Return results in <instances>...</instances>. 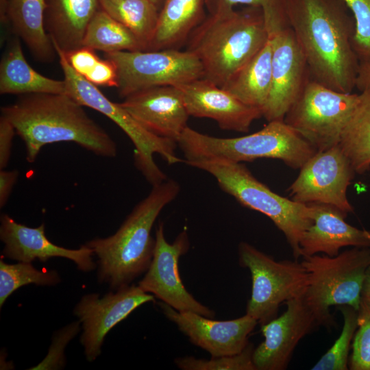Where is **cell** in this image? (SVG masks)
Masks as SVG:
<instances>
[{"label": "cell", "mask_w": 370, "mask_h": 370, "mask_svg": "<svg viewBox=\"0 0 370 370\" xmlns=\"http://www.w3.org/2000/svg\"><path fill=\"white\" fill-rule=\"evenodd\" d=\"M16 134L13 125L4 116L0 117V170L4 169L10 160L12 140Z\"/></svg>", "instance_id": "74e56055"}, {"label": "cell", "mask_w": 370, "mask_h": 370, "mask_svg": "<svg viewBox=\"0 0 370 370\" xmlns=\"http://www.w3.org/2000/svg\"><path fill=\"white\" fill-rule=\"evenodd\" d=\"M182 92L188 114L208 118L224 130L247 132L262 111L247 106L227 90L201 78L176 86Z\"/></svg>", "instance_id": "d6986e66"}, {"label": "cell", "mask_w": 370, "mask_h": 370, "mask_svg": "<svg viewBox=\"0 0 370 370\" xmlns=\"http://www.w3.org/2000/svg\"><path fill=\"white\" fill-rule=\"evenodd\" d=\"M205 0H164L147 51L177 49L206 18Z\"/></svg>", "instance_id": "cb8c5ba5"}, {"label": "cell", "mask_w": 370, "mask_h": 370, "mask_svg": "<svg viewBox=\"0 0 370 370\" xmlns=\"http://www.w3.org/2000/svg\"><path fill=\"white\" fill-rule=\"evenodd\" d=\"M79 323L80 321L73 323L59 331L54 336L49 354L45 360L32 369H55L62 367L64 354L59 350L64 352L66 345L77 334Z\"/></svg>", "instance_id": "d590c367"}, {"label": "cell", "mask_w": 370, "mask_h": 370, "mask_svg": "<svg viewBox=\"0 0 370 370\" xmlns=\"http://www.w3.org/2000/svg\"><path fill=\"white\" fill-rule=\"evenodd\" d=\"M158 305L164 316L193 344L211 356L241 352L249 344V336L258 323L247 314L235 319L217 321L194 312L177 311L162 301Z\"/></svg>", "instance_id": "e0dca14e"}, {"label": "cell", "mask_w": 370, "mask_h": 370, "mask_svg": "<svg viewBox=\"0 0 370 370\" xmlns=\"http://www.w3.org/2000/svg\"><path fill=\"white\" fill-rule=\"evenodd\" d=\"M60 281L54 271L36 269L31 262H19L7 264L0 260V306L10 295L23 286L34 284L38 286H53Z\"/></svg>", "instance_id": "f546056e"}, {"label": "cell", "mask_w": 370, "mask_h": 370, "mask_svg": "<svg viewBox=\"0 0 370 370\" xmlns=\"http://www.w3.org/2000/svg\"><path fill=\"white\" fill-rule=\"evenodd\" d=\"M104 56L116 67V88L123 98L147 88L176 86L204 77L200 61L188 50L120 51Z\"/></svg>", "instance_id": "8fae6325"}, {"label": "cell", "mask_w": 370, "mask_h": 370, "mask_svg": "<svg viewBox=\"0 0 370 370\" xmlns=\"http://www.w3.org/2000/svg\"><path fill=\"white\" fill-rule=\"evenodd\" d=\"M45 0H8L7 23L22 39L34 58L42 62L53 60L56 53L45 27Z\"/></svg>", "instance_id": "d4e9b609"}, {"label": "cell", "mask_w": 370, "mask_h": 370, "mask_svg": "<svg viewBox=\"0 0 370 370\" xmlns=\"http://www.w3.org/2000/svg\"><path fill=\"white\" fill-rule=\"evenodd\" d=\"M64 74L67 93L83 106L103 114L116 123L130 138L134 146V160L136 168L153 186L166 180V175L153 160L159 154L169 164L183 162L175 149L177 143L158 136L145 129L119 103L106 97L97 86L78 75L69 64L64 52L54 45Z\"/></svg>", "instance_id": "ba28073f"}, {"label": "cell", "mask_w": 370, "mask_h": 370, "mask_svg": "<svg viewBox=\"0 0 370 370\" xmlns=\"http://www.w3.org/2000/svg\"><path fill=\"white\" fill-rule=\"evenodd\" d=\"M238 254L239 264L252 280L246 314L260 325L277 317L282 304L304 293L308 272L297 260L276 261L247 242L239 243Z\"/></svg>", "instance_id": "9c48e42d"}, {"label": "cell", "mask_w": 370, "mask_h": 370, "mask_svg": "<svg viewBox=\"0 0 370 370\" xmlns=\"http://www.w3.org/2000/svg\"><path fill=\"white\" fill-rule=\"evenodd\" d=\"M100 3L101 9L130 29L147 51L158 23V5L149 0H100Z\"/></svg>", "instance_id": "83f0119b"}, {"label": "cell", "mask_w": 370, "mask_h": 370, "mask_svg": "<svg viewBox=\"0 0 370 370\" xmlns=\"http://www.w3.org/2000/svg\"><path fill=\"white\" fill-rule=\"evenodd\" d=\"M269 37L262 10L248 6L209 14L190 33L186 50L200 61L203 78L222 88Z\"/></svg>", "instance_id": "277c9868"}, {"label": "cell", "mask_w": 370, "mask_h": 370, "mask_svg": "<svg viewBox=\"0 0 370 370\" xmlns=\"http://www.w3.org/2000/svg\"><path fill=\"white\" fill-rule=\"evenodd\" d=\"M0 93L68 94L64 79L45 77L28 64L16 36L9 42L0 62Z\"/></svg>", "instance_id": "603a6c76"}, {"label": "cell", "mask_w": 370, "mask_h": 370, "mask_svg": "<svg viewBox=\"0 0 370 370\" xmlns=\"http://www.w3.org/2000/svg\"><path fill=\"white\" fill-rule=\"evenodd\" d=\"M355 173L339 145L317 151L300 168L288 188L289 196L299 203L327 204L346 214L352 212L347 190Z\"/></svg>", "instance_id": "7c38bea8"}, {"label": "cell", "mask_w": 370, "mask_h": 370, "mask_svg": "<svg viewBox=\"0 0 370 370\" xmlns=\"http://www.w3.org/2000/svg\"><path fill=\"white\" fill-rule=\"evenodd\" d=\"M344 5L340 0H290L288 18L310 77L333 90L352 92L359 61Z\"/></svg>", "instance_id": "6da1fadb"}, {"label": "cell", "mask_w": 370, "mask_h": 370, "mask_svg": "<svg viewBox=\"0 0 370 370\" xmlns=\"http://www.w3.org/2000/svg\"><path fill=\"white\" fill-rule=\"evenodd\" d=\"M0 238L4 244L3 254L18 262H32L35 259L46 262L54 257L73 261L83 271L93 270L97 265L92 260L93 250L86 245L77 249L55 245L46 236L45 224L38 227L17 223L7 214L1 215Z\"/></svg>", "instance_id": "ffe728a7"}, {"label": "cell", "mask_w": 370, "mask_h": 370, "mask_svg": "<svg viewBox=\"0 0 370 370\" xmlns=\"http://www.w3.org/2000/svg\"><path fill=\"white\" fill-rule=\"evenodd\" d=\"M290 0H205L210 13L214 14L234 10L237 5L262 10L265 23L271 36L275 32L290 27L288 18V5Z\"/></svg>", "instance_id": "1f68e13d"}, {"label": "cell", "mask_w": 370, "mask_h": 370, "mask_svg": "<svg viewBox=\"0 0 370 370\" xmlns=\"http://www.w3.org/2000/svg\"><path fill=\"white\" fill-rule=\"evenodd\" d=\"M271 73L272 42L269 37L265 45L222 88L262 112L271 89Z\"/></svg>", "instance_id": "484cf974"}, {"label": "cell", "mask_w": 370, "mask_h": 370, "mask_svg": "<svg viewBox=\"0 0 370 370\" xmlns=\"http://www.w3.org/2000/svg\"><path fill=\"white\" fill-rule=\"evenodd\" d=\"M184 161L221 158L237 162L278 159L298 169L317 150L284 120L269 121L260 130L236 138H218L188 126L177 141Z\"/></svg>", "instance_id": "5b68a950"}, {"label": "cell", "mask_w": 370, "mask_h": 370, "mask_svg": "<svg viewBox=\"0 0 370 370\" xmlns=\"http://www.w3.org/2000/svg\"><path fill=\"white\" fill-rule=\"evenodd\" d=\"M180 191V184L173 179L153 186L114 234L86 243L98 258L100 282L117 289L147 271L156 243L151 236L153 225L162 209Z\"/></svg>", "instance_id": "3957f363"}, {"label": "cell", "mask_w": 370, "mask_h": 370, "mask_svg": "<svg viewBox=\"0 0 370 370\" xmlns=\"http://www.w3.org/2000/svg\"><path fill=\"white\" fill-rule=\"evenodd\" d=\"M153 301L152 294L143 291L138 286L130 284L101 298L97 293L84 295L73 313L82 323L80 342L86 359L92 362L100 355L105 336L112 328L143 304Z\"/></svg>", "instance_id": "5bb4252c"}, {"label": "cell", "mask_w": 370, "mask_h": 370, "mask_svg": "<svg viewBox=\"0 0 370 370\" xmlns=\"http://www.w3.org/2000/svg\"><path fill=\"white\" fill-rule=\"evenodd\" d=\"M356 88L360 92L370 89V63L359 64Z\"/></svg>", "instance_id": "ab89813d"}, {"label": "cell", "mask_w": 370, "mask_h": 370, "mask_svg": "<svg viewBox=\"0 0 370 370\" xmlns=\"http://www.w3.org/2000/svg\"><path fill=\"white\" fill-rule=\"evenodd\" d=\"M308 205L312 222L300 241L301 257L319 253L335 256L345 247H370V231L347 223V214L327 204Z\"/></svg>", "instance_id": "44dd1931"}, {"label": "cell", "mask_w": 370, "mask_h": 370, "mask_svg": "<svg viewBox=\"0 0 370 370\" xmlns=\"http://www.w3.org/2000/svg\"><path fill=\"white\" fill-rule=\"evenodd\" d=\"M302 258L308 276L303 297L319 326L335 325L333 306L349 305L358 310L370 247H353L335 256L317 254Z\"/></svg>", "instance_id": "52a82bcc"}, {"label": "cell", "mask_w": 370, "mask_h": 370, "mask_svg": "<svg viewBox=\"0 0 370 370\" xmlns=\"http://www.w3.org/2000/svg\"><path fill=\"white\" fill-rule=\"evenodd\" d=\"M119 103L153 134L177 143L190 116L182 92L175 86H156L133 93Z\"/></svg>", "instance_id": "ac0fdd59"}, {"label": "cell", "mask_w": 370, "mask_h": 370, "mask_svg": "<svg viewBox=\"0 0 370 370\" xmlns=\"http://www.w3.org/2000/svg\"><path fill=\"white\" fill-rule=\"evenodd\" d=\"M151 1V2L154 3L156 5H158V7L160 8H161L162 4H163V2H164V0H149Z\"/></svg>", "instance_id": "7bdbcfd3"}, {"label": "cell", "mask_w": 370, "mask_h": 370, "mask_svg": "<svg viewBox=\"0 0 370 370\" xmlns=\"http://www.w3.org/2000/svg\"><path fill=\"white\" fill-rule=\"evenodd\" d=\"M23 140L26 160L34 162L46 145L72 142L95 155L114 158L117 147L109 134L68 94L22 95L1 108Z\"/></svg>", "instance_id": "7a4b0ae2"}, {"label": "cell", "mask_w": 370, "mask_h": 370, "mask_svg": "<svg viewBox=\"0 0 370 370\" xmlns=\"http://www.w3.org/2000/svg\"><path fill=\"white\" fill-rule=\"evenodd\" d=\"M155 241L152 260L138 286L177 311L213 318L215 312L198 301L185 288L180 278L179 260L190 247L186 230L182 231L169 243L164 236V223L160 222Z\"/></svg>", "instance_id": "4fadbf2b"}, {"label": "cell", "mask_w": 370, "mask_h": 370, "mask_svg": "<svg viewBox=\"0 0 370 370\" xmlns=\"http://www.w3.org/2000/svg\"><path fill=\"white\" fill-rule=\"evenodd\" d=\"M254 349L253 344L249 343L236 354L211 356L208 360L184 356L175 358L174 362L183 370H256L252 359Z\"/></svg>", "instance_id": "d6a6232c"}, {"label": "cell", "mask_w": 370, "mask_h": 370, "mask_svg": "<svg viewBox=\"0 0 370 370\" xmlns=\"http://www.w3.org/2000/svg\"><path fill=\"white\" fill-rule=\"evenodd\" d=\"M280 316L261 325L264 341L254 348L256 370H284L299 342L319 326L303 295L287 301Z\"/></svg>", "instance_id": "2e32d148"}, {"label": "cell", "mask_w": 370, "mask_h": 370, "mask_svg": "<svg viewBox=\"0 0 370 370\" xmlns=\"http://www.w3.org/2000/svg\"><path fill=\"white\" fill-rule=\"evenodd\" d=\"M348 8L355 21L352 38L359 64L370 63V0H340Z\"/></svg>", "instance_id": "e575fe53"}, {"label": "cell", "mask_w": 370, "mask_h": 370, "mask_svg": "<svg viewBox=\"0 0 370 370\" xmlns=\"http://www.w3.org/2000/svg\"><path fill=\"white\" fill-rule=\"evenodd\" d=\"M64 53L72 69L84 78L95 69L101 60L94 49L84 46Z\"/></svg>", "instance_id": "8d00e7d4"}, {"label": "cell", "mask_w": 370, "mask_h": 370, "mask_svg": "<svg viewBox=\"0 0 370 370\" xmlns=\"http://www.w3.org/2000/svg\"><path fill=\"white\" fill-rule=\"evenodd\" d=\"M272 42L271 85L262 116L283 121L310 75L304 54L291 27L270 36Z\"/></svg>", "instance_id": "9a60e30c"}, {"label": "cell", "mask_w": 370, "mask_h": 370, "mask_svg": "<svg viewBox=\"0 0 370 370\" xmlns=\"http://www.w3.org/2000/svg\"><path fill=\"white\" fill-rule=\"evenodd\" d=\"M184 162L210 173L222 190L243 206L269 217L284 235L295 259L301 257L300 241L312 222L308 204L276 194L257 180L242 162L221 158Z\"/></svg>", "instance_id": "8992f818"}, {"label": "cell", "mask_w": 370, "mask_h": 370, "mask_svg": "<svg viewBox=\"0 0 370 370\" xmlns=\"http://www.w3.org/2000/svg\"><path fill=\"white\" fill-rule=\"evenodd\" d=\"M339 145L355 173L362 174L370 169V89L359 94Z\"/></svg>", "instance_id": "4316f807"}, {"label": "cell", "mask_w": 370, "mask_h": 370, "mask_svg": "<svg viewBox=\"0 0 370 370\" xmlns=\"http://www.w3.org/2000/svg\"><path fill=\"white\" fill-rule=\"evenodd\" d=\"M83 46L106 53L145 51L139 39L123 25L101 9L86 31Z\"/></svg>", "instance_id": "f1b7e54d"}, {"label": "cell", "mask_w": 370, "mask_h": 370, "mask_svg": "<svg viewBox=\"0 0 370 370\" xmlns=\"http://www.w3.org/2000/svg\"><path fill=\"white\" fill-rule=\"evenodd\" d=\"M351 370H370V301L361 297L358 310V328L349 359Z\"/></svg>", "instance_id": "836d02e7"}, {"label": "cell", "mask_w": 370, "mask_h": 370, "mask_svg": "<svg viewBox=\"0 0 370 370\" xmlns=\"http://www.w3.org/2000/svg\"><path fill=\"white\" fill-rule=\"evenodd\" d=\"M343 319L340 336L332 346L321 357L312 370H347L349 354L358 328V310L349 305L338 306Z\"/></svg>", "instance_id": "4dcf8cb0"}, {"label": "cell", "mask_w": 370, "mask_h": 370, "mask_svg": "<svg viewBox=\"0 0 370 370\" xmlns=\"http://www.w3.org/2000/svg\"><path fill=\"white\" fill-rule=\"evenodd\" d=\"M358 97L333 90L310 77L284 121L317 151H325L339 145Z\"/></svg>", "instance_id": "30bf717a"}, {"label": "cell", "mask_w": 370, "mask_h": 370, "mask_svg": "<svg viewBox=\"0 0 370 370\" xmlns=\"http://www.w3.org/2000/svg\"><path fill=\"white\" fill-rule=\"evenodd\" d=\"M8 0H0V19L3 24L7 23L6 12Z\"/></svg>", "instance_id": "b9f144b4"}, {"label": "cell", "mask_w": 370, "mask_h": 370, "mask_svg": "<svg viewBox=\"0 0 370 370\" xmlns=\"http://www.w3.org/2000/svg\"><path fill=\"white\" fill-rule=\"evenodd\" d=\"M361 296L370 301V265L366 271Z\"/></svg>", "instance_id": "60d3db41"}, {"label": "cell", "mask_w": 370, "mask_h": 370, "mask_svg": "<svg viewBox=\"0 0 370 370\" xmlns=\"http://www.w3.org/2000/svg\"><path fill=\"white\" fill-rule=\"evenodd\" d=\"M101 9L100 0H45V29L52 42L66 53L83 47L86 29Z\"/></svg>", "instance_id": "7402d4cb"}, {"label": "cell", "mask_w": 370, "mask_h": 370, "mask_svg": "<svg viewBox=\"0 0 370 370\" xmlns=\"http://www.w3.org/2000/svg\"><path fill=\"white\" fill-rule=\"evenodd\" d=\"M19 173L17 170H0V208L8 202L12 188L16 184Z\"/></svg>", "instance_id": "f35d334b"}]
</instances>
